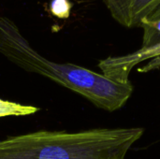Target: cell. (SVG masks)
Instances as JSON below:
<instances>
[{"instance_id": "1", "label": "cell", "mask_w": 160, "mask_h": 159, "mask_svg": "<svg viewBox=\"0 0 160 159\" xmlns=\"http://www.w3.org/2000/svg\"><path fill=\"white\" fill-rule=\"evenodd\" d=\"M0 54L21 69L48 78L110 112L121 109L133 93L131 82H118L75 64L45 58L6 16H0Z\"/></svg>"}, {"instance_id": "2", "label": "cell", "mask_w": 160, "mask_h": 159, "mask_svg": "<svg viewBox=\"0 0 160 159\" xmlns=\"http://www.w3.org/2000/svg\"><path fill=\"white\" fill-rule=\"evenodd\" d=\"M142 127L38 130L0 140V159H127Z\"/></svg>"}, {"instance_id": "3", "label": "cell", "mask_w": 160, "mask_h": 159, "mask_svg": "<svg viewBox=\"0 0 160 159\" xmlns=\"http://www.w3.org/2000/svg\"><path fill=\"white\" fill-rule=\"evenodd\" d=\"M111 16L126 28L140 27L141 22L160 7V0H103Z\"/></svg>"}, {"instance_id": "4", "label": "cell", "mask_w": 160, "mask_h": 159, "mask_svg": "<svg viewBox=\"0 0 160 159\" xmlns=\"http://www.w3.org/2000/svg\"><path fill=\"white\" fill-rule=\"evenodd\" d=\"M158 57H160V43L148 48H140L128 54L117 55L113 59V65L120 74L129 76L131 70L139 64Z\"/></svg>"}, {"instance_id": "5", "label": "cell", "mask_w": 160, "mask_h": 159, "mask_svg": "<svg viewBox=\"0 0 160 159\" xmlns=\"http://www.w3.org/2000/svg\"><path fill=\"white\" fill-rule=\"evenodd\" d=\"M38 111V108L31 105H22L0 98V118L7 116H27L35 114Z\"/></svg>"}, {"instance_id": "6", "label": "cell", "mask_w": 160, "mask_h": 159, "mask_svg": "<svg viewBox=\"0 0 160 159\" xmlns=\"http://www.w3.org/2000/svg\"><path fill=\"white\" fill-rule=\"evenodd\" d=\"M140 27L143 30L142 45L141 48H148L160 43V19H144Z\"/></svg>"}, {"instance_id": "7", "label": "cell", "mask_w": 160, "mask_h": 159, "mask_svg": "<svg viewBox=\"0 0 160 159\" xmlns=\"http://www.w3.org/2000/svg\"><path fill=\"white\" fill-rule=\"evenodd\" d=\"M72 5L69 0H52L50 4V10L57 18L67 19L70 15Z\"/></svg>"}, {"instance_id": "8", "label": "cell", "mask_w": 160, "mask_h": 159, "mask_svg": "<svg viewBox=\"0 0 160 159\" xmlns=\"http://www.w3.org/2000/svg\"><path fill=\"white\" fill-rule=\"evenodd\" d=\"M146 19H149V20H158V19H160V7Z\"/></svg>"}, {"instance_id": "9", "label": "cell", "mask_w": 160, "mask_h": 159, "mask_svg": "<svg viewBox=\"0 0 160 159\" xmlns=\"http://www.w3.org/2000/svg\"><path fill=\"white\" fill-rule=\"evenodd\" d=\"M158 70H159V71H160V66H159V67H158Z\"/></svg>"}]
</instances>
